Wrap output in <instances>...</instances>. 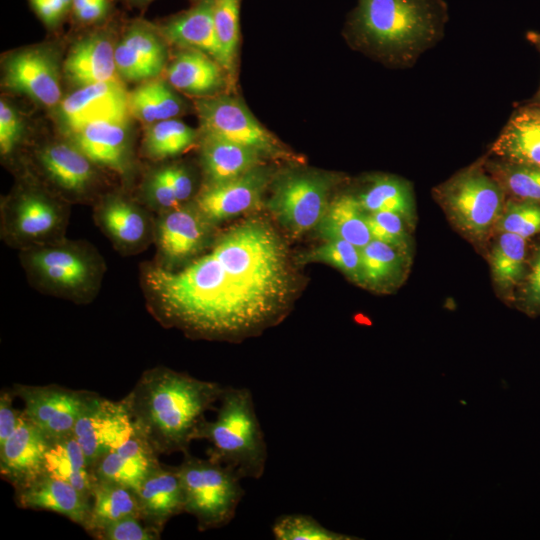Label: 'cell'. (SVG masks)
Segmentation results:
<instances>
[{"mask_svg":"<svg viewBox=\"0 0 540 540\" xmlns=\"http://www.w3.org/2000/svg\"><path fill=\"white\" fill-rule=\"evenodd\" d=\"M139 280L147 309L162 326L207 340L261 332L285 315L297 291L287 245L261 217L217 233L179 269L141 264Z\"/></svg>","mask_w":540,"mask_h":540,"instance_id":"6da1fadb","label":"cell"},{"mask_svg":"<svg viewBox=\"0 0 540 540\" xmlns=\"http://www.w3.org/2000/svg\"><path fill=\"white\" fill-rule=\"evenodd\" d=\"M448 20L445 0H357L342 34L353 50L407 69L442 40Z\"/></svg>","mask_w":540,"mask_h":540,"instance_id":"7a4b0ae2","label":"cell"},{"mask_svg":"<svg viewBox=\"0 0 540 540\" xmlns=\"http://www.w3.org/2000/svg\"><path fill=\"white\" fill-rule=\"evenodd\" d=\"M224 386L165 366L145 370L122 399L137 430L158 454L189 452Z\"/></svg>","mask_w":540,"mask_h":540,"instance_id":"3957f363","label":"cell"},{"mask_svg":"<svg viewBox=\"0 0 540 540\" xmlns=\"http://www.w3.org/2000/svg\"><path fill=\"white\" fill-rule=\"evenodd\" d=\"M19 261L34 289L75 304L97 297L107 270L94 245L67 237L21 250Z\"/></svg>","mask_w":540,"mask_h":540,"instance_id":"277c9868","label":"cell"},{"mask_svg":"<svg viewBox=\"0 0 540 540\" xmlns=\"http://www.w3.org/2000/svg\"><path fill=\"white\" fill-rule=\"evenodd\" d=\"M214 420H204L195 440H207V456L233 466L242 478L263 476L267 444L248 388L224 386Z\"/></svg>","mask_w":540,"mask_h":540,"instance_id":"5b68a950","label":"cell"},{"mask_svg":"<svg viewBox=\"0 0 540 540\" xmlns=\"http://www.w3.org/2000/svg\"><path fill=\"white\" fill-rule=\"evenodd\" d=\"M0 202V238L18 251L66 237L71 204L26 169Z\"/></svg>","mask_w":540,"mask_h":540,"instance_id":"8992f818","label":"cell"},{"mask_svg":"<svg viewBox=\"0 0 540 540\" xmlns=\"http://www.w3.org/2000/svg\"><path fill=\"white\" fill-rule=\"evenodd\" d=\"M21 162V169L71 205H93L109 190L105 171L61 134L34 144Z\"/></svg>","mask_w":540,"mask_h":540,"instance_id":"52a82bcc","label":"cell"},{"mask_svg":"<svg viewBox=\"0 0 540 540\" xmlns=\"http://www.w3.org/2000/svg\"><path fill=\"white\" fill-rule=\"evenodd\" d=\"M290 163L276 170L266 207L278 223L297 238L315 229L322 219L341 174Z\"/></svg>","mask_w":540,"mask_h":540,"instance_id":"ba28073f","label":"cell"},{"mask_svg":"<svg viewBox=\"0 0 540 540\" xmlns=\"http://www.w3.org/2000/svg\"><path fill=\"white\" fill-rule=\"evenodd\" d=\"M184 492V513L197 520L199 531L218 529L235 517L245 491L243 479L231 466L214 460L184 453L177 466Z\"/></svg>","mask_w":540,"mask_h":540,"instance_id":"9c48e42d","label":"cell"},{"mask_svg":"<svg viewBox=\"0 0 540 540\" xmlns=\"http://www.w3.org/2000/svg\"><path fill=\"white\" fill-rule=\"evenodd\" d=\"M193 105L199 129L247 147L268 162H304L301 155L259 122L237 92L196 99Z\"/></svg>","mask_w":540,"mask_h":540,"instance_id":"30bf717a","label":"cell"},{"mask_svg":"<svg viewBox=\"0 0 540 540\" xmlns=\"http://www.w3.org/2000/svg\"><path fill=\"white\" fill-rule=\"evenodd\" d=\"M434 192L456 226L477 239L490 232L505 205L504 189L481 163L455 174Z\"/></svg>","mask_w":540,"mask_h":540,"instance_id":"8fae6325","label":"cell"},{"mask_svg":"<svg viewBox=\"0 0 540 540\" xmlns=\"http://www.w3.org/2000/svg\"><path fill=\"white\" fill-rule=\"evenodd\" d=\"M63 52L56 42H41L3 53L1 86L54 112L64 98Z\"/></svg>","mask_w":540,"mask_h":540,"instance_id":"7c38bea8","label":"cell"},{"mask_svg":"<svg viewBox=\"0 0 540 540\" xmlns=\"http://www.w3.org/2000/svg\"><path fill=\"white\" fill-rule=\"evenodd\" d=\"M216 229L193 201L156 214L152 262L165 270L185 266L210 247Z\"/></svg>","mask_w":540,"mask_h":540,"instance_id":"4fadbf2b","label":"cell"},{"mask_svg":"<svg viewBox=\"0 0 540 540\" xmlns=\"http://www.w3.org/2000/svg\"><path fill=\"white\" fill-rule=\"evenodd\" d=\"M92 206L96 226L121 255H137L153 244L156 215L135 195L107 190Z\"/></svg>","mask_w":540,"mask_h":540,"instance_id":"5bb4252c","label":"cell"},{"mask_svg":"<svg viewBox=\"0 0 540 540\" xmlns=\"http://www.w3.org/2000/svg\"><path fill=\"white\" fill-rule=\"evenodd\" d=\"M171 47L156 22L133 18L119 28L115 44L118 77L124 83H140L163 75Z\"/></svg>","mask_w":540,"mask_h":540,"instance_id":"9a60e30c","label":"cell"},{"mask_svg":"<svg viewBox=\"0 0 540 540\" xmlns=\"http://www.w3.org/2000/svg\"><path fill=\"white\" fill-rule=\"evenodd\" d=\"M11 390L23 401V413L50 442L73 434L75 424L93 393L55 384L32 386L16 383Z\"/></svg>","mask_w":540,"mask_h":540,"instance_id":"2e32d148","label":"cell"},{"mask_svg":"<svg viewBox=\"0 0 540 540\" xmlns=\"http://www.w3.org/2000/svg\"><path fill=\"white\" fill-rule=\"evenodd\" d=\"M52 115L61 135L89 124L132 118L128 108V91L120 79L73 90L64 96Z\"/></svg>","mask_w":540,"mask_h":540,"instance_id":"e0dca14e","label":"cell"},{"mask_svg":"<svg viewBox=\"0 0 540 540\" xmlns=\"http://www.w3.org/2000/svg\"><path fill=\"white\" fill-rule=\"evenodd\" d=\"M276 170L265 163L231 180L201 185L192 200L206 219L218 227L222 222L261 206Z\"/></svg>","mask_w":540,"mask_h":540,"instance_id":"ac0fdd59","label":"cell"},{"mask_svg":"<svg viewBox=\"0 0 540 540\" xmlns=\"http://www.w3.org/2000/svg\"><path fill=\"white\" fill-rule=\"evenodd\" d=\"M118 27L112 18L74 40L63 60V80L73 90L120 79L115 64Z\"/></svg>","mask_w":540,"mask_h":540,"instance_id":"d6986e66","label":"cell"},{"mask_svg":"<svg viewBox=\"0 0 540 540\" xmlns=\"http://www.w3.org/2000/svg\"><path fill=\"white\" fill-rule=\"evenodd\" d=\"M135 425L124 402L112 401L93 392L73 430L90 467L108 451L135 432Z\"/></svg>","mask_w":540,"mask_h":540,"instance_id":"ffe728a7","label":"cell"},{"mask_svg":"<svg viewBox=\"0 0 540 540\" xmlns=\"http://www.w3.org/2000/svg\"><path fill=\"white\" fill-rule=\"evenodd\" d=\"M130 120L89 124L65 136L105 172L129 182L136 170Z\"/></svg>","mask_w":540,"mask_h":540,"instance_id":"44dd1931","label":"cell"},{"mask_svg":"<svg viewBox=\"0 0 540 540\" xmlns=\"http://www.w3.org/2000/svg\"><path fill=\"white\" fill-rule=\"evenodd\" d=\"M162 76L175 90L193 100L237 92L236 83L227 70L197 49L171 48Z\"/></svg>","mask_w":540,"mask_h":540,"instance_id":"7402d4cb","label":"cell"},{"mask_svg":"<svg viewBox=\"0 0 540 540\" xmlns=\"http://www.w3.org/2000/svg\"><path fill=\"white\" fill-rule=\"evenodd\" d=\"M49 444L45 434L21 411L16 429L0 446L1 477L14 490L30 484L44 472V457Z\"/></svg>","mask_w":540,"mask_h":540,"instance_id":"603a6c76","label":"cell"},{"mask_svg":"<svg viewBox=\"0 0 540 540\" xmlns=\"http://www.w3.org/2000/svg\"><path fill=\"white\" fill-rule=\"evenodd\" d=\"M190 1L187 9L156 22L162 35L171 48L200 50L224 67L214 27L213 0Z\"/></svg>","mask_w":540,"mask_h":540,"instance_id":"cb8c5ba5","label":"cell"},{"mask_svg":"<svg viewBox=\"0 0 540 540\" xmlns=\"http://www.w3.org/2000/svg\"><path fill=\"white\" fill-rule=\"evenodd\" d=\"M158 453L137 430L124 442L105 453L94 465L95 481H108L137 491L146 477L161 463Z\"/></svg>","mask_w":540,"mask_h":540,"instance_id":"d4e9b609","label":"cell"},{"mask_svg":"<svg viewBox=\"0 0 540 540\" xmlns=\"http://www.w3.org/2000/svg\"><path fill=\"white\" fill-rule=\"evenodd\" d=\"M196 148L202 185L225 182L270 163L247 147L201 129Z\"/></svg>","mask_w":540,"mask_h":540,"instance_id":"484cf974","label":"cell"},{"mask_svg":"<svg viewBox=\"0 0 540 540\" xmlns=\"http://www.w3.org/2000/svg\"><path fill=\"white\" fill-rule=\"evenodd\" d=\"M14 491L18 507L55 512L83 528L87 524L91 500L63 480L43 472L30 484Z\"/></svg>","mask_w":540,"mask_h":540,"instance_id":"4316f807","label":"cell"},{"mask_svg":"<svg viewBox=\"0 0 540 540\" xmlns=\"http://www.w3.org/2000/svg\"><path fill=\"white\" fill-rule=\"evenodd\" d=\"M136 493L141 520L160 533L172 517L184 513V492L177 466L160 464Z\"/></svg>","mask_w":540,"mask_h":540,"instance_id":"83f0119b","label":"cell"},{"mask_svg":"<svg viewBox=\"0 0 540 540\" xmlns=\"http://www.w3.org/2000/svg\"><path fill=\"white\" fill-rule=\"evenodd\" d=\"M490 150L501 160L540 167V106L531 101L517 108Z\"/></svg>","mask_w":540,"mask_h":540,"instance_id":"f1b7e54d","label":"cell"},{"mask_svg":"<svg viewBox=\"0 0 540 540\" xmlns=\"http://www.w3.org/2000/svg\"><path fill=\"white\" fill-rule=\"evenodd\" d=\"M128 108L131 117L143 126L194 111L193 101L190 104L163 76L140 82L128 91Z\"/></svg>","mask_w":540,"mask_h":540,"instance_id":"f546056e","label":"cell"},{"mask_svg":"<svg viewBox=\"0 0 540 540\" xmlns=\"http://www.w3.org/2000/svg\"><path fill=\"white\" fill-rule=\"evenodd\" d=\"M315 229L323 240H345L360 249L372 240L366 212L353 193L332 198Z\"/></svg>","mask_w":540,"mask_h":540,"instance_id":"4dcf8cb0","label":"cell"},{"mask_svg":"<svg viewBox=\"0 0 540 540\" xmlns=\"http://www.w3.org/2000/svg\"><path fill=\"white\" fill-rule=\"evenodd\" d=\"M364 182L356 196L366 213L391 212L411 223L415 202L411 184L407 180L390 174H374Z\"/></svg>","mask_w":540,"mask_h":540,"instance_id":"1f68e13d","label":"cell"},{"mask_svg":"<svg viewBox=\"0 0 540 540\" xmlns=\"http://www.w3.org/2000/svg\"><path fill=\"white\" fill-rule=\"evenodd\" d=\"M198 140V128L178 118L163 120L143 126L139 154L152 163L174 160L197 147Z\"/></svg>","mask_w":540,"mask_h":540,"instance_id":"d6a6232c","label":"cell"},{"mask_svg":"<svg viewBox=\"0 0 540 540\" xmlns=\"http://www.w3.org/2000/svg\"><path fill=\"white\" fill-rule=\"evenodd\" d=\"M43 471L69 483L91 500L96 481L86 455L73 434L50 442L44 457Z\"/></svg>","mask_w":540,"mask_h":540,"instance_id":"836d02e7","label":"cell"},{"mask_svg":"<svg viewBox=\"0 0 540 540\" xmlns=\"http://www.w3.org/2000/svg\"><path fill=\"white\" fill-rule=\"evenodd\" d=\"M407 270V253L372 239L360 249L361 286L389 291L398 286Z\"/></svg>","mask_w":540,"mask_h":540,"instance_id":"e575fe53","label":"cell"},{"mask_svg":"<svg viewBox=\"0 0 540 540\" xmlns=\"http://www.w3.org/2000/svg\"><path fill=\"white\" fill-rule=\"evenodd\" d=\"M128 516L140 518L136 491L118 483L96 481L91 496L90 515L84 530L94 537L106 525Z\"/></svg>","mask_w":540,"mask_h":540,"instance_id":"d590c367","label":"cell"},{"mask_svg":"<svg viewBox=\"0 0 540 540\" xmlns=\"http://www.w3.org/2000/svg\"><path fill=\"white\" fill-rule=\"evenodd\" d=\"M240 4L241 0H213L214 27L224 67L236 84L241 45Z\"/></svg>","mask_w":540,"mask_h":540,"instance_id":"8d00e7d4","label":"cell"},{"mask_svg":"<svg viewBox=\"0 0 540 540\" xmlns=\"http://www.w3.org/2000/svg\"><path fill=\"white\" fill-rule=\"evenodd\" d=\"M524 238L501 232L490 254L491 272L502 289H511L525 274L526 243Z\"/></svg>","mask_w":540,"mask_h":540,"instance_id":"74e56055","label":"cell"},{"mask_svg":"<svg viewBox=\"0 0 540 540\" xmlns=\"http://www.w3.org/2000/svg\"><path fill=\"white\" fill-rule=\"evenodd\" d=\"M297 264L324 263L341 271L360 285V248L339 239L324 240L322 244L296 257Z\"/></svg>","mask_w":540,"mask_h":540,"instance_id":"f35d334b","label":"cell"},{"mask_svg":"<svg viewBox=\"0 0 540 540\" xmlns=\"http://www.w3.org/2000/svg\"><path fill=\"white\" fill-rule=\"evenodd\" d=\"M485 167L505 192H509L519 200L540 202V167L501 159L486 162Z\"/></svg>","mask_w":540,"mask_h":540,"instance_id":"ab89813d","label":"cell"},{"mask_svg":"<svg viewBox=\"0 0 540 540\" xmlns=\"http://www.w3.org/2000/svg\"><path fill=\"white\" fill-rule=\"evenodd\" d=\"M276 540H353L350 535L332 531L310 515L284 514L272 525Z\"/></svg>","mask_w":540,"mask_h":540,"instance_id":"60d3db41","label":"cell"},{"mask_svg":"<svg viewBox=\"0 0 540 540\" xmlns=\"http://www.w3.org/2000/svg\"><path fill=\"white\" fill-rule=\"evenodd\" d=\"M497 229L527 239L540 232V202L508 200L498 219Z\"/></svg>","mask_w":540,"mask_h":540,"instance_id":"b9f144b4","label":"cell"},{"mask_svg":"<svg viewBox=\"0 0 540 540\" xmlns=\"http://www.w3.org/2000/svg\"><path fill=\"white\" fill-rule=\"evenodd\" d=\"M26 124L18 109L7 99L0 101V155L5 163L16 166L24 144Z\"/></svg>","mask_w":540,"mask_h":540,"instance_id":"7bdbcfd3","label":"cell"},{"mask_svg":"<svg viewBox=\"0 0 540 540\" xmlns=\"http://www.w3.org/2000/svg\"><path fill=\"white\" fill-rule=\"evenodd\" d=\"M372 239L389 244L408 254L409 237L405 220L391 212L366 213Z\"/></svg>","mask_w":540,"mask_h":540,"instance_id":"ee69618b","label":"cell"},{"mask_svg":"<svg viewBox=\"0 0 540 540\" xmlns=\"http://www.w3.org/2000/svg\"><path fill=\"white\" fill-rule=\"evenodd\" d=\"M171 186L179 204L192 201L201 188L195 170L186 162L168 160L155 163Z\"/></svg>","mask_w":540,"mask_h":540,"instance_id":"f6af8a7d","label":"cell"},{"mask_svg":"<svg viewBox=\"0 0 540 540\" xmlns=\"http://www.w3.org/2000/svg\"><path fill=\"white\" fill-rule=\"evenodd\" d=\"M161 533L146 525L139 517L128 516L114 521L94 536L100 540H156Z\"/></svg>","mask_w":540,"mask_h":540,"instance_id":"bcb514c9","label":"cell"},{"mask_svg":"<svg viewBox=\"0 0 540 540\" xmlns=\"http://www.w3.org/2000/svg\"><path fill=\"white\" fill-rule=\"evenodd\" d=\"M114 0H73L70 19L75 26L91 28L113 18Z\"/></svg>","mask_w":540,"mask_h":540,"instance_id":"7dc6e473","label":"cell"},{"mask_svg":"<svg viewBox=\"0 0 540 540\" xmlns=\"http://www.w3.org/2000/svg\"><path fill=\"white\" fill-rule=\"evenodd\" d=\"M72 2L73 0H28L36 17L51 31L60 28L70 18Z\"/></svg>","mask_w":540,"mask_h":540,"instance_id":"c3c4849f","label":"cell"},{"mask_svg":"<svg viewBox=\"0 0 540 540\" xmlns=\"http://www.w3.org/2000/svg\"><path fill=\"white\" fill-rule=\"evenodd\" d=\"M14 397L12 390L4 389L0 393V446L4 444L18 425L22 410L14 408Z\"/></svg>","mask_w":540,"mask_h":540,"instance_id":"681fc988","label":"cell"},{"mask_svg":"<svg viewBox=\"0 0 540 540\" xmlns=\"http://www.w3.org/2000/svg\"><path fill=\"white\" fill-rule=\"evenodd\" d=\"M524 302L534 311H540V249L535 253L524 286Z\"/></svg>","mask_w":540,"mask_h":540,"instance_id":"f907efd6","label":"cell"},{"mask_svg":"<svg viewBox=\"0 0 540 540\" xmlns=\"http://www.w3.org/2000/svg\"><path fill=\"white\" fill-rule=\"evenodd\" d=\"M527 40L537 49L540 54V33L536 31H530L526 35ZM532 102L540 104V87L532 100Z\"/></svg>","mask_w":540,"mask_h":540,"instance_id":"816d5d0a","label":"cell"},{"mask_svg":"<svg viewBox=\"0 0 540 540\" xmlns=\"http://www.w3.org/2000/svg\"><path fill=\"white\" fill-rule=\"evenodd\" d=\"M129 8L146 9L154 0H118Z\"/></svg>","mask_w":540,"mask_h":540,"instance_id":"f5cc1de1","label":"cell"},{"mask_svg":"<svg viewBox=\"0 0 540 540\" xmlns=\"http://www.w3.org/2000/svg\"><path fill=\"white\" fill-rule=\"evenodd\" d=\"M535 103V102H534ZM538 104V103H537ZM540 106V104H538Z\"/></svg>","mask_w":540,"mask_h":540,"instance_id":"db71d44e","label":"cell"}]
</instances>
